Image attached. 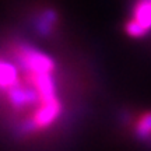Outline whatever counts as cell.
Returning a JSON list of instances; mask_svg holds the SVG:
<instances>
[{
  "mask_svg": "<svg viewBox=\"0 0 151 151\" xmlns=\"http://www.w3.org/2000/svg\"><path fill=\"white\" fill-rule=\"evenodd\" d=\"M11 58L1 60L4 102L16 118L20 134L50 129L63 115L58 66L53 58L24 41L11 43Z\"/></svg>",
  "mask_w": 151,
  "mask_h": 151,
  "instance_id": "6da1fadb",
  "label": "cell"
},
{
  "mask_svg": "<svg viewBox=\"0 0 151 151\" xmlns=\"http://www.w3.org/2000/svg\"><path fill=\"white\" fill-rule=\"evenodd\" d=\"M133 133L137 140L147 146H151V111L136 116L133 120Z\"/></svg>",
  "mask_w": 151,
  "mask_h": 151,
  "instance_id": "3957f363",
  "label": "cell"
},
{
  "mask_svg": "<svg viewBox=\"0 0 151 151\" xmlns=\"http://www.w3.org/2000/svg\"><path fill=\"white\" fill-rule=\"evenodd\" d=\"M124 31L133 38H141L151 31V0H136L132 17Z\"/></svg>",
  "mask_w": 151,
  "mask_h": 151,
  "instance_id": "7a4b0ae2",
  "label": "cell"
}]
</instances>
